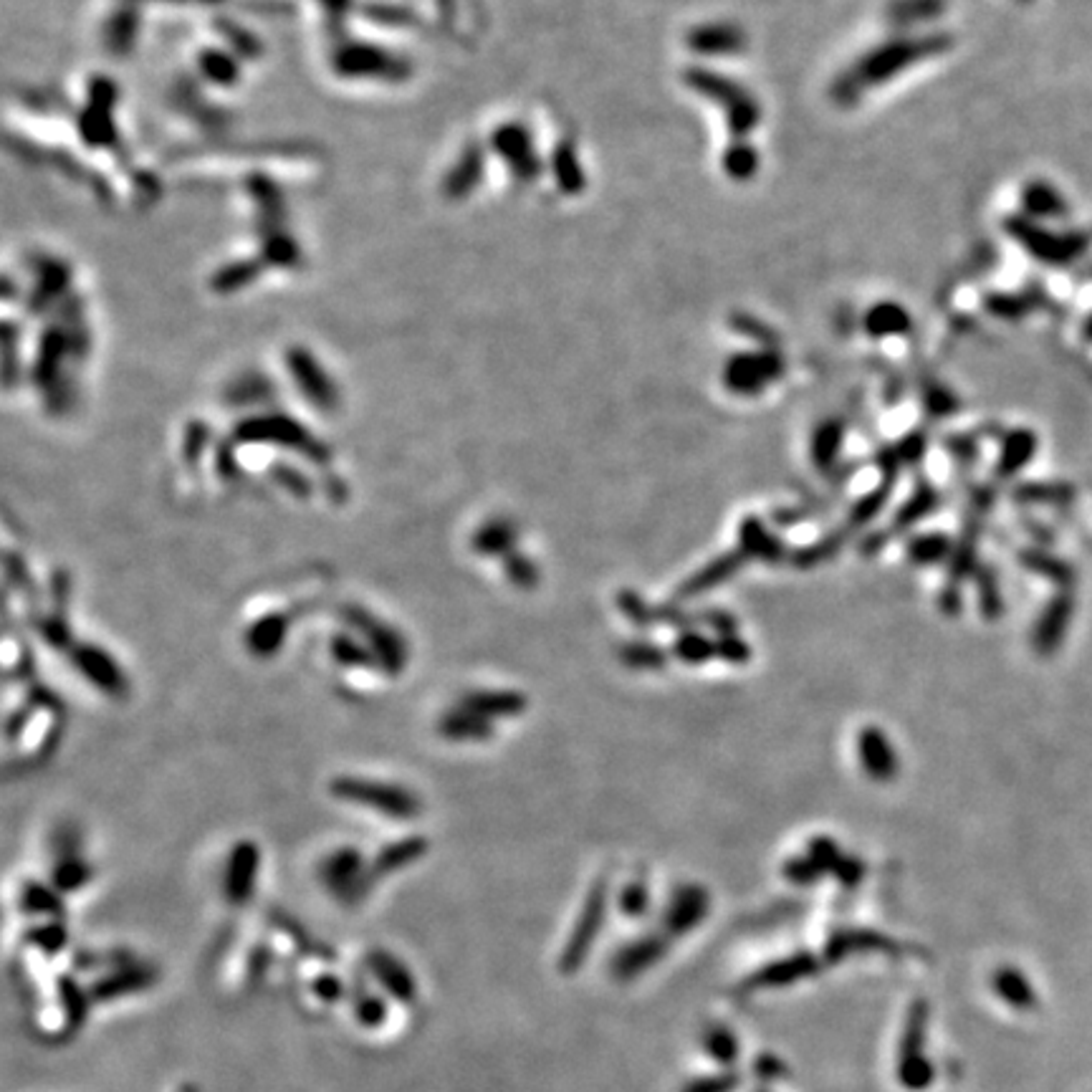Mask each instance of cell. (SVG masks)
I'll return each mask as SVG.
<instances>
[{
	"label": "cell",
	"mask_w": 1092,
	"mask_h": 1092,
	"mask_svg": "<svg viewBox=\"0 0 1092 1092\" xmlns=\"http://www.w3.org/2000/svg\"><path fill=\"white\" fill-rule=\"evenodd\" d=\"M953 38L943 31L923 33V36H898L880 43L873 51L863 53L853 66L845 68L835 78L830 95L840 107H855L868 92L883 86L890 78L903 73L905 68L916 66L926 58L946 53Z\"/></svg>",
	"instance_id": "6da1fadb"
},
{
	"label": "cell",
	"mask_w": 1092,
	"mask_h": 1092,
	"mask_svg": "<svg viewBox=\"0 0 1092 1092\" xmlns=\"http://www.w3.org/2000/svg\"><path fill=\"white\" fill-rule=\"evenodd\" d=\"M329 794L344 804L362 806L392 823H415L422 816V799L405 784L375 776L339 774L329 781Z\"/></svg>",
	"instance_id": "7a4b0ae2"
},
{
	"label": "cell",
	"mask_w": 1092,
	"mask_h": 1092,
	"mask_svg": "<svg viewBox=\"0 0 1092 1092\" xmlns=\"http://www.w3.org/2000/svg\"><path fill=\"white\" fill-rule=\"evenodd\" d=\"M686 83L696 95L711 100L726 115V127L734 140H746L761 122V107L749 88L711 68L693 66L686 71Z\"/></svg>",
	"instance_id": "3957f363"
},
{
	"label": "cell",
	"mask_w": 1092,
	"mask_h": 1092,
	"mask_svg": "<svg viewBox=\"0 0 1092 1092\" xmlns=\"http://www.w3.org/2000/svg\"><path fill=\"white\" fill-rule=\"evenodd\" d=\"M344 627L352 629L370 648L372 656L380 663V673L387 678H400L410 666V643L392 622L382 619L370 607L357 602H347L339 607Z\"/></svg>",
	"instance_id": "277c9868"
},
{
	"label": "cell",
	"mask_w": 1092,
	"mask_h": 1092,
	"mask_svg": "<svg viewBox=\"0 0 1092 1092\" xmlns=\"http://www.w3.org/2000/svg\"><path fill=\"white\" fill-rule=\"evenodd\" d=\"M317 880L324 893L337 900L339 905L362 903L372 885L377 883L370 860L354 845H339L322 855L317 863Z\"/></svg>",
	"instance_id": "5b68a950"
},
{
	"label": "cell",
	"mask_w": 1092,
	"mask_h": 1092,
	"mask_svg": "<svg viewBox=\"0 0 1092 1092\" xmlns=\"http://www.w3.org/2000/svg\"><path fill=\"white\" fill-rule=\"evenodd\" d=\"M66 658L73 671H76L88 686H95L102 696L112 698V701H127V698H130V676H127L122 663L117 661L105 646L78 641L76 646L66 653Z\"/></svg>",
	"instance_id": "8992f818"
},
{
	"label": "cell",
	"mask_w": 1092,
	"mask_h": 1092,
	"mask_svg": "<svg viewBox=\"0 0 1092 1092\" xmlns=\"http://www.w3.org/2000/svg\"><path fill=\"white\" fill-rule=\"evenodd\" d=\"M784 375V359L774 349L761 352H741L728 359L723 367V385L736 395H759L771 382Z\"/></svg>",
	"instance_id": "52a82bcc"
},
{
	"label": "cell",
	"mask_w": 1092,
	"mask_h": 1092,
	"mask_svg": "<svg viewBox=\"0 0 1092 1092\" xmlns=\"http://www.w3.org/2000/svg\"><path fill=\"white\" fill-rule=\"evenodd\" d=\"M260 863H263V855H260L255 840L243 838L230 845L228 858H225L223 865V878H220L225 903L233 905V908L250 903L255 885H258Z\"/></svg>",
	"instance_id": "ba28073f"
},
{
	"label": "cell",
	"mask_w": 1092,
	"mask_h": 1092,
	"mask_svg": "<svg viewBox=\"0 0 1092 1092\" xmlns=\"http://www.w3.org/2000/svg\"><path fill=\"white\" fill-rule=\"evenodd\" d=\"M238 435L243 440L279 442L282 447H292V450L302 452L314 464H327L329 461L327 445H322L312 432H307L299 422L289 420V417H258V420L245 422Z\"/></svg>",
	"instance_id": "9c48e42d"
},
{
	"label": "cell",
	"mask_w": 1092,
	"mask_h": 1092,
	"mask_svg": "<svg viewBox=\"0 0 1092 1092\" xmlns=\"http://www.w3.org/2000/svg\"><path fill=\"white\" fill-rule=\"evenodd\" d=\"M289 634H292V614L284 609H270L245 624L243 646L255 661H274L287 648Z\"/></svg>",
	"instance_id": "30bf717a"
},
{
	"label": "cell",
	"mask_w": 1092,
	"mask_h": 1092,
	"mask_svg": "<svg viewBox=\"0 0 1092 1092\" xmlns=\"http://www.w3.org/2000/svg\"><path fill=\"white\" fill-rule=\"evenodd\" d=\"M435 734L447 744H486L496 736V723L456 703L437 716Z\"/></svg>",
	"instance_id": "8fae6325"
},
{
	"label": "cell",
	"mask_w": 1092,
	"mask_h": 1092,
	"mask_svg": "<svg viewBox=\"0 0 1092 1092\" xmlns=\"http://www.w3.org/2000/svg\"><path fill=\"white\" fill-rule=\"evenodd\" d=\"M686 46L698 56H734L746 48V33L736 23H701L688 31Z\"/></svg>",
	"instance_id": "7c38bea8"
},
{
	"label": "cell",
	"mask_w": 1092,
	"mask_h": 1092,
	"mask_svg": "<svg viewBox=\"0 0 1092 1092\" xmlns=\"http://www.w3.org/2000/svg\"><path fill=\"white\" fill-rule=\"evenodd\" d=\"M459 706L489 718V721H501V718H516L529 708V698L514 688L494 691V688H476V691L461 693Z\"/></svg>",
	"instance_id": "4fadbf2b"
},
{
	"label": "cell",
	"mask_w": 1092,
	"mask_h": 1092,
	"mask_svg": "<svg viewBox=\"0 0 1092 1092\" xmlns=\"http://www.w3.org/2000/svg\"><path fill=\"white\" fill-rule=\"evenodd\" d=\"M427 850H430V840L422 838V835H405V838L392 840V843L382 845L370 858L372 875H375V880H382L395 873H402V870L410 868V865L420 863L427 855Z\"/></svg>",
	"instance_id": "5bb4252c"
},
{
	"label": "cell",
	"mask_w": 1092,
	"mask_h": 1092,
	"mask_svg": "<svg viewBox=\"0 0 1092 1092\" xmlns=\"http://www.w3.org/2000/svg\"><path fill=\"white\" fill-rule=\"evenodd\" d=\"M519 526L509 516H494L471 534V552L481 559H504L516 552Z\"/></svg>",
	"instance_id": "9a60e30c"
},
{
	"label": "cell",
	"mask_w": 1092,
	"mask_h": 1092,
	"mask_svg": "<svg viewBox=\"0 0 1092 1092\" xmlns=\"http://www.w3.org/2000/svg\"><path fill=\"white\" fill-rule=\"evenodd\" d=\"M367 966L370 973L382 983L390 996L400 998V1002H412L415 998V978H412L410 968L400 961L397 956H392L385 948H372L367 953Z\"/></svg>",
	"instance_id": "2e32d148"
},
{
	"label": "cell",
	"mask_w": 1092,
	"mask_h": 1092,
	"mask_svg": "<svg viewBox=\"0 0 1092 1092\" xmlns=\"http://www.w3.org/2000/svg\"><path fill=\"white\" fill-rule=\"evenodd\" d=\"M18 908L26 916H36L41 921H61L66 905H63V895L51 883L23 880L18 888Z\"/></svg>",
	"instance_id": "e0dca14e"
},
{
	"label": "cell",
	"mask_w": 1092,
	"mask_h": 1092,
	"mask_svg": "<svg viewBox=\"0 0 1092 1092\" xmlns=\"http://www.w3.org/2000/svg\"><path fill=\"white\" fill-rule=\"evenodd\" d=\"M329 658L337 663L344 671H377L380 673V663L372 656V651L364 646V641L359 634H354L349 627L337 629L329 638Z\"/></svg>",
	"instance_id": "ac0fdd59"
},
{
	"label": "cell",
	"mask_w": 1092,
	"mask_h": 1092,
	"mask_svg": "<svg viewBox=\"0 0 1092 1092\" xmlns=\"http://www.w3.org/2000/svg\"><path fill=\"white\" fill-rule=\"evenodd\" d=\"M1010 230L1042 260H1065L1075 255L1077 250L1075 240L1052 235L1045 228H1037V225L1025 223V220H1012Z\"/></svg>",
	"instance_id": "d6986e66"
},
{
	"label": "cell",
	"mask_w": 1092,
	"mask_h": 1092,
	"mask_svg": "<svg viewBox=\"0 0 1092 1092\" xmlns=\"http://www.w3.org/2000/svg\"><path fill=\"white\" fill-rule=\"evenodd\" d=\"M95 875H97L95 865L88 863L78 850H71V853L56 855L48 883H51L61 895H68V893H78L81 888H86V885L95 880Z\"/></svg>",
	"instance_id": "ffe728a7"
},
{
	"label": "cell",
	"mask_w": 1092,
	"mask_h": 1092,
	"mask_svg": "<svg viewBox=\"0 0 1092 1092\" xmlns=\"http://www.w3.org/2000/svg\"><path fill=\"white\" fill-rule=\"evenodd\" d=\"M860 759H863L865 771L878 781L893 779L895 771H898L893 749H890V744L878 728H865L860 734Z\"/></svg>",
	"instance_id": "44dd1931"
},
{
	"label": "cell",
	"mask_w": 1092,
	"mask_h": 1092,
	"mask_svg": "<svg viewBox=\"0 0 1092 1092\" xmlns=\"http://www.w3.org/2000/svg\"><path fill=\"white\" fill-rule=\"evenodd\" d=\"M863 327L865 332L875 339L900 337V334L910 332L913 319H910V314L905 312L898 302H880L865 312Z\"/></svg>",
	"instance_id": "7402d4cb"
},
{
	"label": "cell",
	"mask_w": 1092,
	"mask_h": 1092,
	"mask_svg": "<svg viewBox=\"0 0 1092 1092\" xmlns=\"http://www.w3.org/2000/svg\"><path fill=\"white\" fill-rule=\"evenodd\" d=\"M741 562H744V554H723V557H718L716 562H711L706 569L693 574V577L683 584L681 597H696V594L708 592V589H713L716 584H721L723 579L731 577V574L741 567Z\"/></svg>",
	"instance_id": "603a6c76"
},
{
	"label": "cell",
	"mask_w": 1092,
	"mask_h": 1092,
	"mask_svg": "<svg viewBox=\"0 0 1092 1092\" xmlns=\"http://www.w3.org/2000/svg\"><path fill=\"white\" fill-rule=\"evenodd\" d=\"M33 627H36L38 638L56 653H68L78 643L76 638H73L68 614L61 612V609L36 614V617H33Z\"/></svg>",
	"instance_id": "cb8c5ba5"
},
{
	"label": "cell",
	"mask_w": 1092,
	"mask_h": 1092,
	"mask_svg": "<svg viewBox=\"0 0 1092 1092\" xmlns=\"http://www.w3.org/2000/svg\"><path fill=\"white\" fill-rule=\"evenodd\" d=\"M943 11H946V0H895L888 8V18L898 28H908L916 23L933 21V18L943 16Z\"/></svg>",
	"instance_id": "d4e9b609"
},
{
	"label": "cell",
	"mask_w": 1092,
	"mask_h": 1092,
	"mask_svg": "<svg viewBox=\"0 0 1092 1092\" xmlns=\"http://www.w3.org/2000/svg\"><path fill=\"white\" fill-rule=\"evenodd\" d=\"M723 172L731 180L746 182L759 172V152L751 142L734 140L723 152Z\"/></svg>",
	"instance_id": "484cf974"
},
{
	"label": "cell",
	"mask_w": 1092,
	"mask_h": 1092,
	"mask_svg": "<svg viewBox=\"0 0 1092 1092\" xmlns=\"http://www.w3.org/2000/svg\"><path fill=\"white\" fill-rule=\"evenodd\" d=\"M845 427L840 420H828L814 430V440H811V459L820 469H833L835 459H838L840 445H843Z\"/></svg>",
	"instance_id": "4316f807"
},
{
	"label": "cell",
	"mask_w": 1092,
	"mask_h": 1092,
	"mask_svg": "<svg viewBox=\"0 0 1092 1092\" xmlns=\"http://www.w3.org/2000/svg\"><path fill=\"white\" fill-rule=\"evenodd\" d=\"M1025 205L1032 215H1040V218H1055V215L1065 213V200L1060 198L1055 188L1045 185V182H1032L1025 190Z\"/></svg>",
	"instance_id": "83f0119b"
},
{
	"label": "cell",
	"mask_w": 1092,
	"mask_h": 1092,
	"mask_svg": "<svg viewBox=\"0 0 1092 1092\" xmlns=\"http://www.w3.org/2000/svg\"><path fill=\"white\" fill-rule=\"evenodd\" d=\"M501 562H504V577L509 579L516 589L531 592V589L539 587L541 572L531 557H526V554L521 552H511L509 557H504Z\"/></svg>",
	"instance_id": "f1b7e54d"
},
{
	"label": "cell",
	"mask_w": 1092,
	"mask_h": 1092,
	"mask_svg": "<svg viewBox=\"0 0 1092 1092\" xmlns=\"http://www.w3.org/2000/svg\"><path fill=\"white\" fill-rule=\"evenodd\" d=\"M741 544L746 546V552L754 554L761 559H779L781 544L759 524L756 519L744 521V529H741Z\"/></svg>",
	"instance_id": "f546056e"
},
{
	"label": "cell",
	"mask_w": 1092,
	"mask_h": 1092,
	"mask_svg": "<svg viewBox=\"0 0 1092 1092\" xmlns=\"http://www.w3.org/2000/svg\"><path fill=\"white\" fill-rule=\"evenodd\" d=\"M26 941L41 948L43 953H56L66 943V926L61 921H41L38 926L28 928Z\"/></svg>",
	"instance_id": "4dcf8cb0"
},
{
	"label": "cell",
	"mask_w": 1092,
	"mask_h": 1092,
	"mask_svg": "<svg viewBox=\"0 0 1092 1092\" xmlns=\"http://www.w3.org/2000/svg\"><path fill=\"white\" fill-rule=\"evenodd\" d=\"M270 476H274V481H277L287 494H292L294 499H312L314 496V484L304 471L292 469V466H277V469L270 471Z\"/></svg>",
	"instance_id": "1f68e13d"
},
{
	"label": "cell",
	"mask_w": 1092,
	"mask_h": 1092,
	"mask_svg": "<svg viewBox=\"0 0 1092 1092\" xmlns=\"http://www.w3.org/2000/svg\"><path fill=\"white\" fill-rule=\"evenodd\" d=\"M622 661L627 663V666L632 668H651V671H656V668H661L663 663H666V656H663L658 648L653 646H643V643H632V646L622 648Z\"/></svg>",
	"instance_id": "d6a6232c"
},
{
	"label": "cell",
	"mask_w": 1092,
	"mask_h": 1092,
	"mask_svg": "<svg viewBox=\"0 0 1092 1092\" xmlns=\"http://www.w3.org/2000/svg\"><path fill=\"white\" fill-rule=\"evenodd\" d=\"M676 656L688 663H703L716 656V646L703 641L701 634H683L681 641L676 643Z\"/></svg>",
	"instance_id": "836d02e7"
},
{
	"label": "cell",
	"mask_w": 1092,
	"mask_h": 1092,
	"mask_svg": "<svg viewBox=\"0 0 1092 1092\" xmlns=\"http://www.w3.org/2000/svg\"><path fill=\"white\" fill-rule=\"evenodd\" d=\"M908 552H910V557L921 564L938 562V559L948 552V541L943 539V536H921V539H916L913 544H910Z\"/></svg>",
	"instance_id": "e575fe53"
},
{
	"label": "cell",
	"mask_w": 1092,
	"mask_h": 1092,
	"mask_svg": "<svg viewBox=\"0 0 1092 1092\" xmlns=\"http://www.w3.org/2000/svg\"><path fill=\"white\" fill-rule=\"evenodd\" d=\"M6 577H8V582H11L16 589H21V592L31 594L33 589H36L33 587V577H31V569H28L26 559H23L21 554L11 552V549L6 552Z\"/></svg>",
	"instance_id": "d590c367"
},
{
	"label": "cell",
	"mask_w": 1092,
	"mask_h": 1092,
	"mask_svg": "<svg viewBox=\"0 0 1092 1092\" xmlns=\"http://www.w3.org/2000/svg\"><path fill=\"white\" fill-rule=\"evenodd\" d=\"M385 1017V1007H382V1002L377 996H362L357 1005H354V1020H357L359 1027H364V1030H377Z\"/></svg>",
	"instance_id": "8d00e7d4"
},
{
	"label": "cell",
	"mask_w": 1092,
	"mask_h": 1092,
	"mask_svg": "<svg viewBox=\"0 0 1092 1092\" xmlns=\"http://www.w3.org/2000/svg\"><path fill=\"white\" fill-rule=\"evenodd\" d=\"M933 504H936V494H933V489H928V486H921V489H918V494H916V499L910 501V504L905 506L903 511H900V516H898V521H895V524L905 526L908 521H916L918 516H923L926 511H931Z\"/></svg>",
	"instance_id": "74e56055"
},
{
	"label": "cell",
	"mask_w": 1092,
	"mask_h": 1092,
	"mask_svg": "<svg viewBox=\"0 0 1092 1092\" xmlns=\"http://www.w3.org/2000/svg\"><path fill=\"white\" fill-rule=\"evenodd\" d=\"M926 410L931 412V415H948L951 410H956V405H953V395L951 390H946V387L941 385H931L926 387Z\"/></svg>",
	"instance_id": "f35d334b"
},
{
	"label": "cell",
	"mask_w": 1092,
	"mask_h": 1092,
	"mask_svg": "<svg viewBox=\"0 0 1092 1092\" xmlns=\"http://www.w3.org/2000/svg\"><path fill=\"white\" fill-rule=\"evenodd\" d=\"M33 711H36V708H33L31 703L26 701L23 706H18L16 711L8 713V718H6V739L11 741V744L18 739V736L23 734V731H26V726L31 723Z\"/></svg>",
	"instance_id": "ab89813d"
},
{
	"label": "cell",
	"mask_w": 1092,
	"mask_h": 1092,
	"mask_svg": "<svg viewBox=\"0 0 1092 1092\" xmlns=\"http://www.w3.org/2000/svg\"><path fill=\"white\" fill-rule=\"evenodd\" d=\"M559 180H562V185L567 190L582 188V172H579L572 150H564L562 155H559Z\"/></svg>",
	"instance_id": "60d3db41"
},
{
	"label": "cell",
	"mask_w": 1092,
	"mask_h": 1092,
	"mask_svg": "<svg viewBox=\"0 0 1092 1092\" xmlns=\"http://www.w3.org/2000/svg\"><path fill=\"white\" fill-rule=\"evenodd\" d=\"M838 546H840V539H825V541H820V544L804 549V552H796L794 559H796V564H801V567H809V564L823 562V559H828L830 554L838 552Z\"/></svg>",
	"instance_id": "b9f144b4"
},
{
	"label": "cell",
	"mask_w": 1092,
	"mask_h": 1092,
	"mask_svg": "<svg viewBox=\"0 0 1092 1092\" xmlns=\"http://www.w3.org/2000/svg\"><path fill=\"white\" fill-rule=\"evenodd\" d=\"M885 499H888V486H883V489H878V491H875V494L865 496V499L860 501L858 509H855V514H853V521H855V524H863V521L873 519V516L878 514L880 509H883Z\"/></svg>",
	"instance_id": "7bdbcfd3"
},
{
	"label": "cell",
	"mask_w": 1092,
	"mask_h": 1092,
	"mask_svg": "<svg viewBox=\"0 0 1092 1092\" xmlns=\"http://www.w3.org/2000/svg\"><path fill=\"white\" fill-rule=\"evenodd\" d=\"M51 597H53V609L66 612L68 597H71V577H68L66 569H56V572L51 574Z\"/></svg>",
	"instance_id": "ee69618b"
},
{
	"label": "cell",
	"mask_w": 1092,
	"mask_h": 1092,
	"mask_svg": "<svg viewBox=\"0 0 1092 1092\" xmlns=\"http://www.w3.org/2000/svg\"><path fill=\"white\" fill-rule=\"evenodd\" d=\"M716 656L726 658V661H731V663H744L751 658V651L744 646V643L736 641V638H726V641L721 643V648H716Z\"/></svg>",
	"instance_id": "f6af8a7d"
},
{
	"label": "cell",
	"mask_w": 1092,
	"mask_h": 1092,
	"mask_svg": "<svg viewBox=\"0 0 1092 1092\" xmlns=\"http://www.w3.org/2000/svg\"><path fill=\"white\" fill-rule=\"evenodd\" d=\"M339 986H342V983H339L337 976H332V973H324V976H319L317 981H314L312 993H314V996L324 998V1002H329V998L334 996V991H339Z\"/></svg>",
	"instance_id": "bcb514c9"
},
{
	"label": "cell",
	"mask_w": 1092,
	"mask_h": 1092,
	"mask_svg": "<svg viewBox=\"0 0 1092 1092\" xmlns=\"http://www.w3.org/2000/svg\"><path fill=\"white\" fill-rule=\"evenodd\" d=\"M923 445H926V440H923L921 435H908L903 442L898 445V450L895 452H903L905 461H916L921 459V452H923Z\"/></svg>",
	"instance_id": "7dc6e473"
}]
</instances>
